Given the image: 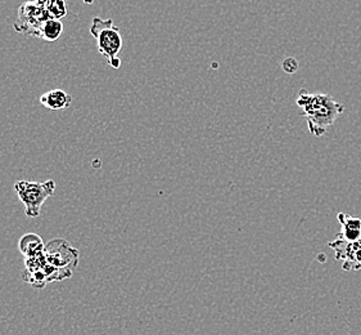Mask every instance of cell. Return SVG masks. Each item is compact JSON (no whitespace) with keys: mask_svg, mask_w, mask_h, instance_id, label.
Instances as JSON below:
<instances>
[{"mask_svg":"<svg viewBox=\"0 0 361 335\" xmlns=\"http://www.w3.org/2000/svg\"><path fill=\"white\" fill-rule=\"evenodd\" d=\"M47 20H49V17L45 13L43 7L39 4V1L31 0L23 3L21 7L18 8V15L13 28L17 33L23 35L39 37V33Z\"/></svg>","mask_w":361,"mask_h":335,"instance_id":"cell-5","label":"cell"},{"mask_svg":"<svg viewBox=\"0 0 361 335\" xmlns=\"http://www.w3.org/2000/svg\"><path fill=\"white\" fill-rule=\"evenodd\" d=\"M49 18L62 20L67 16L65 0H37Z\"/></svg>","mask_w":361,"mask_h":335,"instance_id":"cell-12","label":"cell"},{"mask_svg":"<svg viewBox=\"0 0 361 335\" xmlns=\"http://www.w3.org/2000/svg\"><path fill=\"white\" fill-rule=\"evenodd\" d=\"M328 245L332 249L336 259L342 261L343 270H361V237L356 241H346L337 237Z\"/></svg>","mask_w":361,"mask_h":335,"instance_id":"cell-7","label":"cell"},{"mask_svg":"<svg viewBox=\"0 0 361 335\" xmlns=\"http://www.w3.org/2000/svg\"><path fill=\"white\" fill-rule=\"evenodd\" d=\"M63 29L65 28H63L62 20L49 18V20L44 22L43 28H42L40 33H39V37L43 39L44 42L54 43L63 34Z\"/></svg>","mask_w":361,"mask_h":335,"instance_id":"cell-11","label":"cell"},{"mask_svg":"<svg viewBox=\"0 0 361 335\" xmlns=\"http://www.w3.org/2000/svg\"><path fill=\"white\" fill-rule=\"evenodd\" d=\"M296 102L301 109V115L305 117L309 131L315 137L326 134L329 127H332L345 111V106L336 101L332 95L310 93L306 89L298 92Z\"/></svg>","mask_w":361,"mask_h":335,"instance_id":"cell-1","label":"cell"},{"mask_svg":"<svg viewBox=\"0 0 361 335\" xmlns=\"http://www.w3.org/2000/svg\"><path fill=\"white\" fill-rule=\"evenodd\" d=\"M90 34L97 40L98 52L106 59L107 64L114 69H120L121 59L118 54L123 49V40L120 29L114 23V20H102L101 17H94L90 26Z\"/></svg>","mask_w":361,"mask_h":335,"instance_id":"cell-2","label":"cell"},{"mask_svg":"<svg viewBox=\"0 0 361 335\" xmlns=\"http://www.w3.org/2000/svg\"><path fill=\"white\" fill-rule=\"evenodd\" d=\"M82 1H84L85 4H87V6H89V4H93V3H94V0H82Z\"/></svg>","mask_w":361,"mask_h":335,"instance_id":"cell-14","label":"cell"},{"mask_svg":"<svg viewBox=\"0 0 361 335\" xmlns=\"http://www.w3.org/2000/svg\"><path fill=\"white\" fill-rule=\"evenodd\" d=\"M340 221L342 231L337 235V237L346 241H356L361 237V219L353 217L347 213H340L337 216Z\"/></svg>","mask_w":361,"mask_h":335,"instance_id":"cell-9","label":"cell"},{"mask_svg":"<svg viewBox=\"0 0 361 335\" xmlns=\"http://www.w3.org/2000/svg\"><path fill=\"white\" fill-rule=\"evenodd\" d=\"M44 255L47 261L58 271L59 280H66L73 275L79 264V250L73 248L68 241L62 239L51 240L45 245Z\"/></svg>","mask_w":361,"mask_h":335,"instance_id":"cell-4","label":"cell"},{"mask_svg":"<svg viewBox=\"0 0 361 335\" xmlns=\"http://www.w3.org/2000/svg\"><path fill=\"white\" fill-rule=\"evenodd\" d=\"M25 271L22 274L23 281L34 286L37 290L53 281H61L58 271L47 261L45 255L34 258H25Z\"/></svg>","mask_w":361,"mask_h":335,"instance_id":"cell-6","label":"cell"},{"mask_svg":"<svg viewBox=\"0 0 361 335\" xmlns=\"http://www.w3.org/2000/svg\"><path fill=\"white\" fill-rule=\"evenodd\" d=\"M18 249L25 258H34L44 254V241L37 233H26L18 241Z\"/></svg>","mask_w":361,"mask_h":335,"instance_id":"cell-10","label":"cell"},{"mask_svg":"<svg viewBox=\"0 0 361 335\" xmlns=\"http://www.w3.org/2000/svg\"><path fill=\"white\" fill-rule=\"evenodd\" d=\"M283 70L287 74H295L298 70V62L296 59H287L283 61Z\"/></svg>","mask_w":361,"mask_h":335,"instance_id":"cell-13","label":"cell"},{"mask_svg":"<svg viewBox=\"0 0 361 335\" xmlns=\"http://www.w3.org/2000/svg\"><path fill=\"white\" fill-rule=\"evenodd\" d=\"M56 182L53 180L45 182H30L17 181L15 191L22 204L25 205V213L29 218H37L42 211L44 203L54 195Z\"/></svg>","mask_w":361,"mask_h":335,"instance_id":"cell-3","label":"cell"},{"mask_svg":"<svg viewBox=\"0 0 361 335\" xmlns=\"http://www.w3.org/2000/svg\"><path fill=\"white\" fill-rule=\"evenodd\" d=\"M39 101L44 107L51 110V111H62V110L68 109L71 106L73 97L62 89H51L40 95Z\"/></svg>","mask_w":361,"mask_h":335,"instance_id":"cell-8","label":"cell"}]
</instances>
